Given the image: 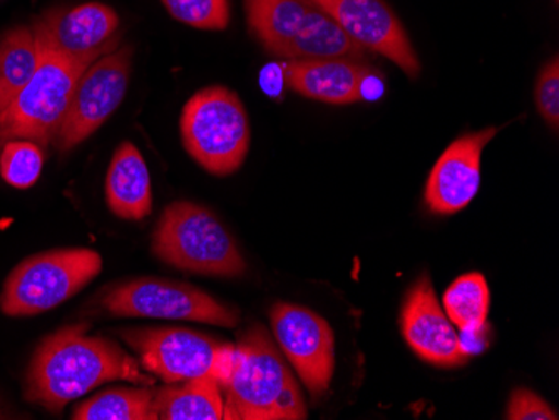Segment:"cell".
Returning <instances> with one entry per match:
<instances>
[{"label":"cell","mask_w":559,"mask_h":420,"mask_svg":"<svg viewBox=\"0 0 559 420\" xmlns=\"http://www.w3.org/2000/svg\"><path fill=\"white\" fill-rule=\"evenodd\" d=\"M87 332L90 325H69L40 341L25 375V400L59 413L72 400L109 382L155 384L115 340Z\"/></svg>","instance_id":"obj_1"},{"label":"cell","mask_w":559,"mask_h":420,"mask_svg":"<svg viewBox=\"0 0 559 420\" xmlns=\"http://www.w3.org/2000/svg\"><path fill=\"white\" fill-rule=\"evenodd\" d=\"M225 392L228 420H305L304 395L275 341L263 325L251 324L238 335Z\"/></svg>","instance_id":"obj_2"},{"label":"cell","mask_w":559,"mask_h":420,"mask_svg":"<svg viewBox=\"0 0 559 420\" xmlns=\"http://www.w3.org/2000/svg\"><path fill=\"white\" fill-rule=\"evenodd\" d=\"M151 250L166 265L205 275L235 278L247 272L237 241L205 206L176 202L156 224Z\"/></svg>","instance_id":"obj_3"},{"label":"cell","mask_w":559,"mask_h":420,"mask_svg":"<svg viewBox=\"0 0 559 420\" xmlns=\"http://www.w3.org/2000/svg\"><path fill=\"white\" fill-rule=\"evenodd\" d=\"M188 155L215 177L234 175L250 149V121L237 93L223 86L198 91L181 112Z\"/></svg>","instance_id":"obj_4"},{"label":"cell","mask_w":559,"mask_h":420,"mask_svg":"<svg viewBox=\"0 0 559 420\" xmlns=\"http://www.w3.org/2000/svg\"><path fill=\"white\" fill-rule=\"evenodd\" d=\"M96 59L68 58L40 46V61L33 80L0 116V144L29 140L46 146L55 141L68 115L75 86Z\"/></svg>","instance_id":"obj_5"},{"label":"cell","mask_w":559,"mask_h":420,"mask_svg":"<svg viewBox=\"0 0 559 420\" xmlns=\"http://www.w3.org/2000/svg\"><path fill=\"white\" fill-rule=\"evenodd\" d=\"M103 269L99 253L62 249L39 253L19 263L0 293V310L8 316H34L72 299Z\"/></svg>","instance_id":"obj_6"},{"label":"cell","mask_w":559,"mask_h":420,"mask_svg":"<svg viewBox=\"0 0 559 420\" xmlns=\"http://www.w3.org/2000/svg\"><path fill=\"white\" fill-rule=\"evenodd\" d=\"M119 337L166 384L212 377L222 387L234 360L235 345L190 328H124Z\"/></svg>","instance_id":"obj_7"},{"label":"cell","mask_w":559,"mask_h":420,"mask_svg":"<svg viewBox=\"0 0 559 420\" xmlns=\"http://www.w3.org/2000/svg\"><path fill=\"white\" fill-rule=\"evenodd\" d=\"M106 312L124 319H162L200 322L234 328L240 322L237 310L183 281L136 278L116 285L100 300Z\"/></svg>","instance_id":"obj_8"},{"label":"cell","mask_w":559,"mask_h":420,"mask_svg":"<svg viewBox=\"0 0 559 420\" xmlns=\"http://www.w3.org/2000/svg\"><path fill=\"white\" fill-rule=\"evenodd\" d=\"M131 64L133 47L118 46L83 72L55 140L61 152H69L93 136L121 106L130 86Z\"/></svg>","instance_id":"obj_9"},{"label":"cell","mask_w":559,"mask_h":420,"mask_svg":"<svg viewBox=\"0 0 559 420\" xmlns=\"http://www.w3.org/2000/svg\"><path fill=\"white\" fill-rule=\"evenodd\" d=\"M270 325L312 399H322L335 372V335L329 322L307 307L278 302L270 310Z\"/></svg>","instance_id":"obj_10"},{"label":"cell","mask_w":559,"mask_h":420,"mask_svg":"<svg viewBox=\"0 0 559 420\" xmlns=\"http://www.w3.org/2000/svg\"><path fill=\"white\" fill-rule=\"evenodd\" d=\"M362 49L384 56L416 80L420 62L409 36L384 0H313Z\"/></svg>","instance_id":"obj_11"},{"label":"cell","mask_w":559,"mask_h":420,"mask_svg":"<svg viewBox=\"0 0 559 420\" xmlns=\"http://www.w3.org/2000/svg\"><path fill=\"white\" fill-rule=\"evenodd\" d=\"M401 331L413 352L430 365L455 369L471 357L463 347L461 335L442 310L427 275H423L405 295Z\"/></svg>","instance_id":"obj_12"},{"label":"cell","mask_w":559,"mask_h":420,"mask_svg":"<svg viewBox=\"0 0 559 420\" xmlns=\"http://www.w3.org/2000/svg\"><path fill=\"white\" fill-rule=\"evenodd\" d=\"M34 31L40 46L68 58H99L119 46V15L100 2L52 9Z\"/></svg>","instance_id":"obj_13"},{"label":"cell","mask_w":559,"mask_h":420,"mask_svg":"<svg viewBox=\"0 0 559 420\" xmlns=\"http://www.w3.org/2000/svg\"><path fill=\"white\" fill-rule=\"evenodd\" d=\"M496 134L498 128H486L449 144L427 178L424 197L430 212L454 215L473 202L480 187L483 153Z\"/></svg>","instance_id":"obj_14"},{"label":"cell","mask_w":559,"mask_h":420,"mask_svg":"<svg viewBox=\"0 0 559 420\" xmlns=\"http://www.w3.org/2000/svg\"><path fill=\"white\" fill-rule=\"evenodd\" d=\"M372 68L355 59L290 61L285 81L300 96L326 105H352L362 99V86Z\"/></svg>","instance_id":"obj_15"},{"label":"cell","mask_w":559,"mask_h":420,"mask_svg":"<svg viewBox=\"0 0 559 420\" xmlns=\"http://www.w3.org/2000/svg\"><path fill=\"white\" fill-rule=\"evenodd\" d=\"M105 188L108 208L118 218L141 221L153 212L150 169L130 141L119 144L112 155Z\"/></svg>","instance_id":"obj_16"},{"label":"cell","mask_w":559,"mask_h":420,"mask_svg":"<svg viewBox=\"0 0 559 420\" xmlns=\"http://www.w3.org/2000/svg\"><path fill=\"white\" fill-rule=\"evenodd\" d=\"M322 9L313 0H245L248 27L266 51L285 58Z\"/></svg>","instance_id":"obj_17"},{"label":"cell","mask_w":559,"mask_h":420,"mask_svg":"<svg viewBox=\"0 0 559 420\" xmlns=\"http://www.w3.org/2000/svg\"><path fill=\"white\" fill-rule=\"evenodd\" d=\"M153 412L156 420H222L225 416L222 387L215 379L201 377L158 388Z\"/></svg>","instance_id":"obj_18"},{"label":"cell","mask_w":559,"mask_h":420,"mask_svg":"<svg viewBox=\"0 0 559 420\" xmlns=\"http://www.w3.org/2000/svg\"><path fill=\"white\" fill-rule=\"evenodd\" d=\"M40 61L34 27H14L0 36V116L33 80Z\"/></svg>","instance_id":"obj_19"},{"label":"cell","mask_w":559,"mask_h":420,"mask_svg":"<svg viewBox=\"0 0 559 420\" xmlns=\"http://www.w3.org/2000/svg\"><path fill=\"white\" fill-rule=\"evenodd\" d=\"M491 293L483 274L461 275L455 278L442 297L445 315L461 334H471L485 327Z\"/></svg>","instance_id":"obj_20"},{"label":"cell","mask_w":559,"mask_h":420,"mask_svg":"<svg viewBox=\"0 0 559 420\" xmlns=\"http://www.w3.org/2000/svg\"><path fill=\"white\" fill-rule=\"evenodd\" d=\"M155 388H109L80 404L74 420H156L153 412Z\"/></svg>","instance_id":"obj_21"},{"label":"cell","mask_w":559,"mask_h":420,"mask_svg":"<svg viewBox=\"0 0 559 420\" xmlns=\"http://www.w3.org/2000/svg\"><path fill=\"white\" fill-rule=\"evenodd\" d=\"M44 168V153L39 144L29 140H11L2 144L0 177L17 190H27L39 180Z\"/></svg>","instance_id":"obj_22"},{"label":"cell","mask_w":559,"mask_h":420,"mask_svg":"<svg viewBox=\"0 0 559 420\" xmlns=\"http://www.w3.org/2000/svg\"><path fill=\"white\" fill-rule=\"evenodd\" d=\"M173 19L194 29L223 31L230 24L228 0H162Z\"/></svg>","instance_id":"obj_23"},{"label":"cell","mask_w":559,"mask_h":420,"mask_svg":"<svg viewBox=\"0 0 559 420\" xmlns=\"http://www.w3.org/2000/svg\"><path fill=\"white\" fill-rule=\"evenodd\" d=\"M535 103L539 115L552 130L559 128V59L552 58L539 72L535 87Z\"/></svg>","instance_id":"obj_24"},{"label":"cell","mask_w":559,"mask_h":420,"mask_svg":"<svg viewBox=\"0 0 559 420\" xmlns=\"http://www.w3.org/2000/svg\"><path fill=\"white\" fill-rule=\"evenodd\" d=\"M506 419L510 420H556L558 413L549 407L535 392L527 388H516L511 394Z\"/></svg>","instance_id":"obj_25"},{"label":"cell","mask_w":559,"mask_h":420,"mask_svg":"<svg viewBox=\"0 0 559 420\" xmlns=\"http://www.w3.org/2000/svg\"><path fill=\"white\" fill-rule=\"evenodd\" d=\"M285 84H287L285 65L269 64L263 68L262 74H260V86L269 96H278L284 91Z\"/></svg>","instance_id":"obj_26"},{"label":"cell","mask_w":559,"mask_h":420,"mask_svg":"<svg viewBox=\"0 0 559 420\" xmlns=\"http://www.w3.org/2000/svg\"><path fill=\"white\" fill-rule=\"evenodd\" d=\"M555 2H558V0H555Z\"/></svg>","instance_id":"obj_27"}]
</instances>
